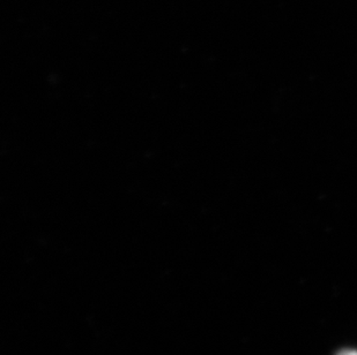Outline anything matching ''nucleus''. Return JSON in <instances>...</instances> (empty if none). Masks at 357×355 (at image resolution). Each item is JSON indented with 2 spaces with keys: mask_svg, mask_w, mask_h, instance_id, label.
I'll list each match as a JSON object with an SVG mask.
<instances>
[{
  "mask_svg": "<svg viewBox=\"0 0 357 355\" xmlns=\"http://www.w3.org/2000/svg\"><path fill=\"white\" fill-rule=\"evenodd\" d=\"M337 355H357L356 351H344V352H340Z\"/></svg>",
  "mask_w": 357,
  "mask_h": 355,
  "instance_id": "f257e3e1",
  "label": "nucleus"
}]
</instances>
